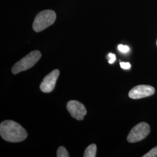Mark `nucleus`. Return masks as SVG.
<instances>
[{"mask_svg": "<svg viewBox=\"0 0 157 157\" xmlns=\"http://www.w3.org/2000/svg\"><path fill=\"white\" fill-rule=\"evenodd\" d=\"M0 135L4 140L12 143L22 141L28 137L26 130L20 124L9 120L1 123Z\"/></svg>", "mask_w": 157, "mask_h": 157, "instance_id": "1", "label": "nucleus"}, {"mask_svg": "<svg viewBox=\"0 0 157 157\" xmlns=\"http://www.w3.org/2000/svg\"><path fill=\"white\" fill-rule=\"evenodd\" d=\"M56 156L57 157H70V155H69V152L63 146H61L58 148L56 152Z\"/></svg>", "mask_w": 157, "mask_h": 157, "instance_id": "9", "label": "nucleus"}, {"mask_svg": "<svg viewBox=\"0 0 157 157\" xmlns=\"http://www.w3.org/2000/svg\"><path fill=\"white\" fill-rule=\"evenodd\" d=\"M157 157V146L151 149L150 151L147 152L143 157Z\"/></svg>", "mask_w": 157, "mask_h": 157, "instance_id": "10", "label": "nucleus"}, {"mask_svg": "<svg viewBox=\"0 0 157 157\" xmlns=\"http://www.w3.org/2000/svg\"><path fill=\"white\" fill-rule=\"evenodd\" d=\"M155 89L149 85H138L129 91V96L132 99H140L153 95Z\"/></svg>", "mask_w": 157, "mask_h": 157, "instance_id": "6", "label": "nucleus"}, {"mask_svg": "<svg viewBox=\"0 0 157 157\" xmlns=\"http://www.w3.org/2000/svg\"><path fill=\"white\" fill-rule=\"evenodd\" d=\"M120 66L122 69H126V70L129 69L131 67V65L129 62H120Z\"/></svg>", "mask_w": 157, "mask_h": 157, "instance_id": "12", "label": "nucleus"}, {"mask_svg": "<svg viewBox=\"0 0 157 157\" xmlns=\"http://www.w3.org/2000/svg\"><path fill=\"white\" fill-rule=\"evenodd\" d=\"M108 57H109V61H108V62H109V63H111V64H112V63H113V62L116 61V56H115V54H113L109 53V54H108Z\"/></svg>", "mask_w": 157, "mask_h": 157, "instance_id": "13", "label": "nucleus"}, {"mask_svg": "<svg viewBox=\"0 0 157 157\" xmlns=\"http://www.w3.org/2000/svg\"><path fill=\"white\" fill-rule=\"evenodd\" d=\"M56 19V13L52 10H45L39 12L35 17L33 29L36 32H40L52 25Z\"/></svg>", "mask_w": 157, "mask_h": 157, "instance_id": "2", "label": "nucleus"}, {"mask_svg": "<svg viewBox=\"0 0 157 157\" xmlns=\"http://www.w3.org/2000/svg\"><path fill=\"white\" fill-rule=\"evenodd\" d=\"M118 50L119 51H121V52H123V53H126L128 52H129V47L127 45H122V44H120V45H118Z\"/></svg>", "mask_w": 157, "mask_h": 157, "instance_id": "11", "label": "nucleus"}, {"mask_svg": "<svg viewBox=\"0 0 157 157\" xmlns=\"http://www.w3.org/2000/svg\"><path fill=\"white\" fill-rule=\"evenodd\" d=\"M41 56V54L39 51H32L13 65L12 68V73L17 74L33 67L39 61Z\"/></svg>", "mask_w": 157, "mask_h": 157, "instance_id": "3", "label": "nucleus"}, {"mask_svg": "<svg viewBox=\"0 0 157 157\" xmlns=\"http://www.w3.org/2000/svg\"><path fill=\"white\" fill-rule=\"evenodd\" d=\"M67 111L72 118L78 121H82L87 113V110L84 105L76 100H71L67 102Z\"/></svg>", "mask_w": 157, "mask_h": 157, "instance_id": "5", "label": "nucleus"}, {"mask_svg": "<svg viewBox=\"0 0 157 157\" xmlns=\"http://www.w3.org/2000/svg\"><path fill=\"white\" fill-rule=\"evenodd\" d=\"M150 127L146 122H140L134 126L128 136L127 140L130 143H136L143 140L149 135Z\"/></svg>", "mask_w": 157, "mask_h": 157, "instance_id": "4", "label": "nucleus"}, {"mask_svg": "<svg viewBox=\"0 0 157 157\" xmlns=\"http://www.w3.org/2000/svg\"><path fill=\"white\" fill-rule=\"evenodd\" d=\"M59 75V71L58 69H55L47 75L40 84V90L46 93L51 92L55 87Z\"/></svg>", "mask_w": 157, "mask_h": 157, "instance_id": "7", "label": "nucleus"}, {"mask_svg": "<svg viewBox=\"0 0 157 157\" xmlns=\"http://www.w3.org/2000/svg\"></svg>", "mask_w": 157, "mask_h": 157, "instance_id": "14", "label": "nucleus"}, {"mask_svg": "<svg viewBox=\"0 0 157 157\" xmlns=\"http://www.w3.org/2000/svg\"><path fill=\"white\" fill-rule=\"evenodd\" d=\"M97 152V146L95 144H90L88 146L84 151V157H96Z\"/></svg>", "mask_w": 157, "mask_h": 157, "instance_id": "8", "label": "nucleus"}]
</instances>
